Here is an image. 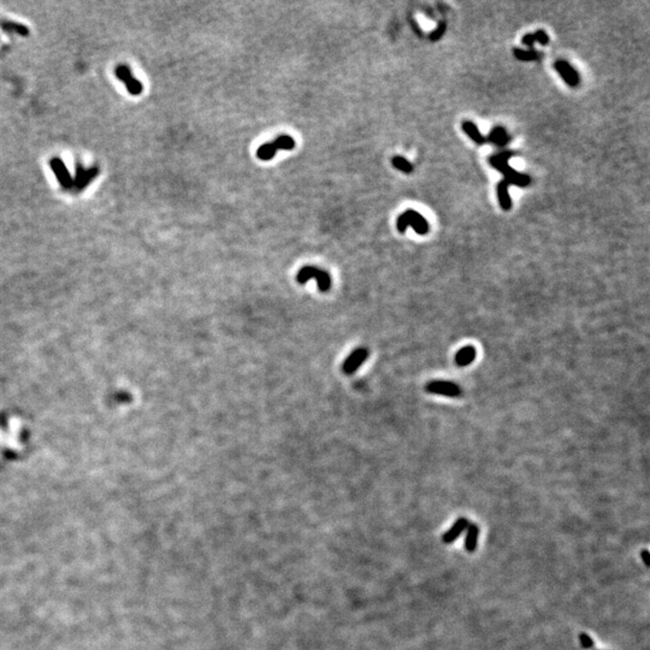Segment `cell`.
<instances>
[{
	"instance_id": "cell-6",
	"label": "cell",
	"mask_w": 650,
	"mask_h": 650,
	"mask_svg": "<svg viewBox=\"0 0 650 650\" xmlns=\"http://www.w3.org/2000/svg\"><path fill=\"white\" fill-rule=\"evenodd\" d=\"M368 358V350L365 347H359L353 350L342 365V371L345 375H353Z\"/></svg>"
},
{
	"instance_id": "cell-9",
	"label": "cell",
	"mask_w": 650,
	"mask_h": 650,
	"mask_svg": "<svg viewBox=\"0 0 650 650\" xmlns=\"http://www.w3.org/2000/svg\"><path fill=\"white\" fill-rule=\"evenodd\" d=\"M98 173L99 169L96 166L86 170V169L82 168L81 164H77L76 165V176L75 180H74V187H76L78 191H82V189H84L88 186L91 181H93L98 176Z\"/></svg>"
},
{
	"instance_id": "cell-16",
	"label": "cell",
	"mask_w": 650,
	"mask_h": 650,
	"mask_svg": "<svg viewBox=\"0 0 650 650\" xmlns=\"http://www.w3.org/2000/svg\"><path fill=\"white\" fill-rule=\"evenodd\" d=\"M508 187L509 184L506 182V181H500V183L497 184V195H498V201H500L501 207L505 211H508L512 206V201H511V196L508 194Z\"/></svg>"
},
{
	"instance_id": "cell-17",
	"label": "cell",
	"mask_w": 650,
	"mask_h": 650,
	"mask_svg": "<svg viewBox=\"0 0 650 650\" xmlns=\"http://www.w3.org/2000/svg\"><path fill=\"white\" fill-rule=\"evenodd\" d=\"M0 28H1L4 32L16 33V34L22 35V37H27V35H29V29H28L25 25L20 24V23H17V22H11V20H1V22H0Z\"/></svg>"
},
{
	"instance_id": "cell-19",
	"label": "cell",
	"mask_w": 650,
	"mask_h": 650,
	"mask_svg": "<svg viewBox=\"0 0 650 650\" xmlns=\"http://www.w3.org/2000/svg\"><path fill=\"white\" fill-rule=\"evenodd\" d=\"M513 55L516 56V58H518L519 60H524V61L537 60L539 59V57H541V55H539L538 52H536L535 50L524 51L520 50V48H514Z\"/></svg>"
},
{
	"instance_id": "cell-12",
	"label": "cell",
	"mask_w": 650,
	"mask_h": 650,
	"mask_svg": "<svg viewBox=\"0 0 650 650\" xmlns=\"http://www.w3.org/2000/svg\"><path fill=\"white\" fill-rule=\"evenodd\" d=\"M476 355H477V350L473 345L468 344V345H464L462 348H460L457 353H455V364L460 367H465V366H468L472 364L476 359Z\"/></svg>"
},
{
	"instance_id": "cell-11",
	"label": "cell",
	"mask_w": 650,
	"mask_h": 650,
	"mask_svg": "<svg viewBox=\"0 0 650 650\" xmlns=\"http://www.w3.org/2000/svg\"><path fill=\"white\" fill-rule=\"evenodd\" d=\"M468 524H470V523H468L467 519L464 518V516L457 519V521L453 524L452 528L448 530L446 534L443 535V537H442V541H443V543H446V544L453 543V542H454L455 539H457L458 537H459L460 535H461L462 532H464L465 530L467 529Z\"/></svg>"
},
{
	"instance_id": "cell-23",
	"label": "cell",
	"mask_w": 650,
	"mask_h": 650,
	"mask_svg": "<svg viewBox=\"0 0 650 650\" xmlns=\"http://www.w3.org/2000/svg\"><path fill=\"white\" fill-rule=\"evenodd\" d=\"M641 556H642V559H643V561H644V564H646V566H647V567H649V566H650V562H649V552H648V550H647V549H646V550H643V552L641 553Z\"/></svg>"
},
{
	"instance_id": "cell-3",
	"label": "cell",
	"mask_w": 650,
	"mask_h": 650,
	"mask_svg": "<svg viewBox=\"0 0 650 650\" xmlns=\"http://www.w3.org/2000/svg\"><path fill=\"white\" fill-rule=\"evenodd\" d=\"M313 278L318 283V288L322 293H326L331 287V277L329 273L326 271L321 270L319 268H316V266H305L296 275V281L300 285H305Z\"/></svg>"
},
{
	"instance_id": "cell-5",
	"label": "cell",
	"mask_w": 650,
	"mask_h": 650,
	"mask_svg": "<svg viewBox=\"0 0 650 650\" xmlns=\"http://www.w3.org/2000/svg\"><path fill=\"white\" fill-rule=\"evenodd\" d=\"M425 390L430 394L447 398H460L462 395V389L457 383L450 381H431L426 383Z\"/></svg>"
},
{
	"instance_id": "cell-10",
	"label": "cell",
	"mask_w": 650,
	"mask_h": 650,
	"mask_svg": "<svg viewBox=\"0 0 650 650\" xmlns=\"http://www.w3.org/2000/svg\"><path fill=\"white\" fill-rule=\"evenodd\" d=\"M554 68L569 86L571 87L578 86V83H579V76H578L577 71H575L567 61L557 60L556 63L554 64Z\"/></svg>"
},
{
	"instance_id": "cell-4",
	"label": "cell",
	"mask_w": 650,
	"mask_h": 650,
	"mask_svg": "<svg viewBox=\"0 0 650 650\" xmlns=\"http://www.w3.org/2000/svg\"><path fill=\"white\" fill-rule=\"evenodd\" d=\"M408 225H411L414 231L419 235H425L429 231V224H427L426 219L414 210H407L401 216H399L398 222H396V227L401 234L406 231Z\"/></svg>"
},
{
	"instance_id": "cell-18",
	"label": "cell",
	"mask_w": 650,
	"mask_h": 650,
	"mask_svg": "<svg viewBox=\"0 0 650 650\" xmlns=\"http://www.w3.org/2000/svg\"><path fill=\"white\" fill-rule=\"evenodd\" d=\"M521 41H523L524 45H528L530 48H532L535 41L539 42L541 45H548L549 38H548V35H547L546 32H543V30H538V32L534 33V34L525 35V37L523 38V40H521Z\"/></svg>"
},
{
	"instance_id": "cell-8",
	"label": "cell",
	"mask_w": 650,
	"mask_h": 650,
	"mask_svg": "<svg viewBox=\"0 0 650 650\" xmlns=\"http://www.w3.org/2000/svg\"><path fill=\"white\" fill-rule=\"evenodd\" d=\"M50 166L63 188H71V187H74V180L71 178L70 172L66 169L63 160L59 159V158H53V159L50 160Z\"/></svg>"
},
{
	"instance_id": "cell-20",
	"label": "cell",
	"mask_w": 650,
	"mask_h": 650,
	"mask_svg": "<svg viewBox=\"0 0 650 650\" xmlns=\"http://www.w3.org/2000/svg\"><path fill=\"white\" fill-rule=\"evenodd\" d=\"M393 165L394 168H396L398 170L402 171V172L405 173H411L412 171H413V166H412V164L403 157H394Z\"/></svg>"
},
{
	"instance_id": "cell-1",
	"label": "cell",
	"mask_w": 650,
	"mask_h": 650,
	"mask_svg": "<svg viewBox=\"0 0 650 650\" xmlns=\"http://www.w3.org/2000/svg\"><path fill=\"white\" fill-rule=\"evenodd\" d=\"M513 155L514 154L512 152H503L490 157L489 162H490L493 168L502 172L503 181H506L509 186H514V184L519 187L529 186L530 182H531L530 176L518 172V171H516L513 168L508 165V159L513 157Z\"/></svg>"
},
{
	"instance_id": "cell-21",
	"label": "cell",
	"mask_w": 650,
	"mask_h": 650,
	"mask_svg": "<svg viewBox=\"0 0 650 650\" xmlns=\"http://www.w3.org/2000/svg\"><path fill=\"white\" fill-rule=\"evenodd\" d=\"M579 641H580V644L583 646V648H585V649H591L593 647V644H595V643H593V639H591L589 637V634L585 633V632H580V633H579Z\"/></svg>"
},
{
	"instance_id": "cell-2",
	"label": "cell",
	"mask_w": 650,
	"mask_h": 650,
	"mask_svg": "<svg viewBox=\"0 0 650 650\" xmlns=\"http://www.w3.org/2000/svg\"><path fill=\"white\" fill-rule=\"evenodd\" d=\"M296 146L295 140L293 139L289 135H280L276 140L273 141L264 143L263 146H260L257 151V157L259 158L260 160H264V162H268V160H271L273 157L276 155L277 151L283 150V151H291L294 150Z\"/></svg>"
},
{
	"instance_id": "cell-22",
	"label": "cell",
	"mask_w": 650,
	"mask_h": 650,
	"mask_svg": "<svg viewBox=\"0 0 650 650\" xmlns=\"http://www.w3.org/2000/svg\"><path fill=\"white\" fill-rule=\"evenodd\" d=\"M444 32H446V24H444V23H441V24L439 25V28L430 34V40L431 41L439 40L440 38L444 34Z\"/></svg>"
},
{
	"instance_id": "cell-13",
	"label": "cell",
	"mask_w": 650,
	"mask_h": 650,
	"mask_svg": "<svg viewBox=\"0 0 650 650\" xmlns=\"http://www.w3.org/2000/svg\"><path fill=\"white\" fill-rule=\"evenodd\" d=\"M466 536H465L464 546L466 552L473 553L476 550L478 542V536H479V526L476 524H468Z\"/></svg>"
},
{
	"instance_id": "cell-15",
	"label": "cell",
	"mask_w": 650,
	"mask_h": 650,
	"mask_svg": "<svg viewBox=\"0 0 650 650\" xmlns=\"http://www.w3.org/2000/svg\"><path fill=\"white\" fill-rule=\"evenodd\" d=\"M462 130L466 133L468 136H470L471 139L473 140V141H475L476 143H478V145H483V143L487 142V137H485L484 135L480 134V132L478 130V128L476 127L475 123L468 122V121L464 122V123H462Z\"/></svg>"
},
{
	"instance_id": "cell-14",
	"label": "cell",
	"mask_w": 650,
	"mask_h": 650,
	"mask_svg": "<svg viewBox=\"0 0 650 650\" xmlns=\"http://www.w3.org/2000/svg\"><path fill=\"white\" fill-rule=\"evenodd\" d=\"M509 140H511V137L508 136L507 133H506V130L503 129L502 127L494 128V129L490 132V134H489V136L487 137V141L495 143V145L497 146L507 145Z\"/></svg>"
},
{
	"instance_id": "cell-7",
	"label": "cell",
	"mask_w": 650,
	"mask_h": 650,
	"mask_svg": "<svg viewBox=\"0 0 650 650\" xmlns=\"http://www.w3.org/2000/svg\"><path fill=\"white\" fill-rule=\"evenodd\" d=\"M116 76L119 78V80L124 82L125 86H127L128 92H129L130 94H133V96H139V94L142 93L143 91L142 83L134 77L132 70H130L127 65L117 66Z\"/></svg>"
}]
</instances>
